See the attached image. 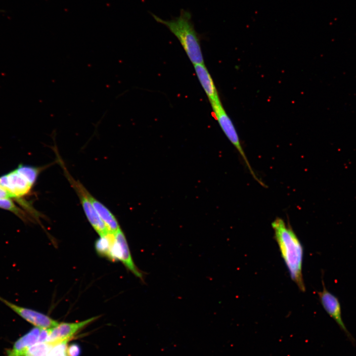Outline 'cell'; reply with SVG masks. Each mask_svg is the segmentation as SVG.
<instances>
[{"label": "cell", "instance_id": "obj_19", "mask_svg": "<svg viewBox=\"0 0 356 356\" xmlns=\"http://www.w3.org/2000/svg\"><path fill=\"white\" fill-rule=\"evenodd\" d=\"M8 198H12L9 193L0 186V199Z\"/></svg>", "mask_w": 356, "mask_h": 356}, {"label": "cell", "instance_id": "obj_9", "mask_svg": "<svg viewBox=\"0 0 356 356\" xmlns=\"http://www.w3.org/2000/svg\"><path fill=\"white\" fill-rule=\"evenodd\" d=\"M97 318V317H93L78 322L58 323L55 327L49 329V334L46 342L50 345H54L68 341L79 330Z\"/></svg>", "mask_w": 356, "mask_h": 356}, {"label": "cell", "instance_id": "obj_11", "mask_svg": "<svg viewBox=\"0 0 356 356\" xmlns=\"http://www.w3.org/2000/svg\"><path fill=\"white\" fill-rule=\"evenodd\" d=\"M41 329L35 327L18 339L12 348L7 352V356H25L28 349L38 342Z\"/></svg>", "mask_w": 356, "mask_h": 356}, {"label": "cell", "instance_id": "obj_4", "mask_svg": "<svg viewBox=\"0 0 356 356\" xmlns=\"http://www.w3.org/2000/svg\"><path fill=\"white\" fill-rule=\"evenodd\" d=\"M58 159L59 162L61 163V166L67 179L79 197L85 214L91 225L100 236H103L110 233L87 197L85 187L80 182L73 178L67 171L62 161L60 160V158Z\"/></svg>", "mask_w": 356, "mask_h": 356}, {"label": "cell", "instance_id": "obj_7", "mask_svg": "<svg viewBox=\"0 0 356 356\" xmlns=\"http://www.w3.org/2000/svg\"><path fill=\"white\" fill-rule=\"evenodd\" d=\"M0 301L24 320L36 327L48 329L55 327L59 323L47 315L29 308L17 305L1 296H0Z\"/></svg>", "mask_w": 356, "mask_h": 356}, {"label": "cell", "instance_id": "obj_20", "mask_svg": "<svg viewBox=\"0 0 356 356\" xmlns=\"http://www.w3.org/2000/svg\"><path fill=\"white\" fill-rule=\"evenodd\" d=\"M64 356H68V355H67V354H66V355H64Z\"/></svg>", "mask_w": 356, "mask_h": 356}, {"label": "cell", "instance_id": "obj_12", "mask_svg": "<svg viewBox=\"0 0 356 356\" xmlns=\"http://www.w3.org/2000/svg\"><path fill=\"white\" fill-rule=\"evenodd\" d=\"M86 194L109 231L112 233L116 232L120 227L115 216L107 208L95 199L87 189Z\"/></svg>", "mask_w": 356, "mask_h": 356}, {"label": "cell", "instance_id": "obj_17", "mask_svg": "<svg viewBox=\"0 0 356 356\" xmlns=\"http://www.w3.org/2000/svg\"><path fill=\"white\" fill-rule=\"evenodd\" d=\"M67 343L65 341L52 345L46 356H64L67 352Z\"/></svg>", "mask_w": 356, "mask_h": 356}, {"label": "cell", "instance_id": "obj_6", "mask_svg": "<svg viewBox=\"0 0 356 356\" xmlns=\"http://www.w3.org/2000/svg\"><path fill=\"white\" fill-rule=\"evenodd\" d=\"M322 290L317 292L322 306L344 332L349 341L353 344H355V338L348 330L343 322L342 317L341 306L339 299L327 289L323 279H322Z\"/></svg>", "mask_w": 356, "mask_h": 356}, {"label": "cell", "instance_id": "obj_13", "mask_svg": "<svg viewBox=\"0 0 356 356\" xmlns=\"http://www.w3.org/2000/svg\"><path fill=\"white\" fill-rule=\"evenodd\" d=\"M114 241V233H109L106 235L100 236L95 244L96 250L99 254L108 257Z\"/></svg>", "mask_w": 356, "mask_h": 356}, {"label": "cell", "instance_id": "obj_10", "mask_svg": "<svg viewBox=\"0 0 356 356\" xmlns=\"http://www.w3.org/2000/svg\"><path fill=\"white\" fill-rule=\"evenodd\" d=\"M194 67L196 76L211 105L221 103L213 79L204 64H195L194 65Z\"/></svg>", "mask_w": 356, "mask_h": 356}, {"label": "cell", "instance_id": "obj_5", "mask_svg": "<svg viewBox=\"0 0 356 356\" xmlns=\"http://www.w3.org/2000/svg\"><path fill=\"white\" fill-rule=\"evenodd\" d=\"M108 258L120 261L134 275L141 280H143V273L134 263L128 242L121 228L114 233V241Z\"/></svg>", "mask_w": 356, "mask_h": 356}, {"label": "cell", "instance_id": "obj_16", "mask_svg": "<svg viewBox=\"0 0 356 356\" xmlns=\"http://www.w3.org/2000/svg\"><path fill=\"white\" fill-rule=\"evenodd\" d=\"M0 208L8 210L16 214L21 219L25 220V215L23 212L16 206L11 200V198L0 199Z\"/></svg>", "mask_w": 356, "mask_h": 356}, {"label": "cell", "instance_id": "obj_15", "mask_svg": "<svg viewBox=\"0 0 356 356\" xmlns=\"http://www.w3.org/2000/svg\"><path fill=\"white\" fill-rule=\"evenodd\" d=\"M51 346L47 342H37L28 349L25 356H46Z\"/></svg>", "mask_w": 356, "mask_h": 356}, {"label": "cell", "instance_id": "obj_1", "mask_svg": "<svg viewBox=\"0 0 356 356\" xmlns=\"http://www.w3.org/2000/svg\"><path fill=\"white\" fill-rule=\"evenodd\" d=\"M274 238L292 280L304 292L305 286L302 274L303 249L296 234L289 224L281 218L271 223Z\"/></svg>", "mask_w": 356, "mask_h": 356}, {"label": "cell", "instance_id": "obj_3", "mask_svg": "<svg viewBox=\"0 0 356 356\" xmlns=\"http://www.w3.org/2000/svg\"><path fill=\"white\" fill-rule=\"evenodd\" d=\"M211 105L215 117L218 121L221 128L228 139L239 153L250 174L259 183L264 186L265 184L257 176L252 169L241 144L239 137L235 128L231 120L223 107L222 102L213 104Z\"/></svg>", "mask_w": 356, "mask_h": 356}, {"label": "cell", "instance_id": "obj_2", "mask_svg": "<svg viewBox=\"0 0 356 356\" xmlns=\"http://www.w3.org/2000/svg\"><path fill=\"white\" fill-rule=\"evenodd\" d=\"M151 15L156 22L165 26L178 39L193 65L204 64L200 39L190 12L181 9L178 17L166 20L153 13Z\"/></svg>", "mask_w": 356, "mask_h": 356}, {"label": "cell", "instance_id": "obj_8", "mask_svg": "<svg viewBox=\"0 0 356 356\" xmlns=\"http://www.w3.org/2000/svg\"><path fill=\"white\" fill-rule=\"evenodd\" d=\"M33 185L16 169L0 177V186L9 193L12 198L19 199L27 194Z\"/></svg>", "mask_w": 356, "mask_h": 356}, {"label": "cell", "instance_id": "obj_18", "mask_svg": "<svg viewBox=\"0 0 356 356\" xmlns=\"http://www.w3.org/2000/svg\"><path fill=\"white\" fill-rule=\"evenodd\" d=\"M67 353L68 356H80L81 349L78 344H72L67 348Z\"/></svg>", "mask_w": 356, "mask_h": 356}, {"label": "cell", "instance_id": "obj_14", "mask_svg": "<svg viewBox=\"0 0 356 356\" xmlns=\"http://www.w3.org/2000/svg\"><path fill=\"white\" fill-rule=\"evenodd\" d=\"M16 169L32 184L35 183L40 172L39 168L24 165H20Z\"/></svg>", "mask_w": 356, "mask_h": 356}]
</instances>
